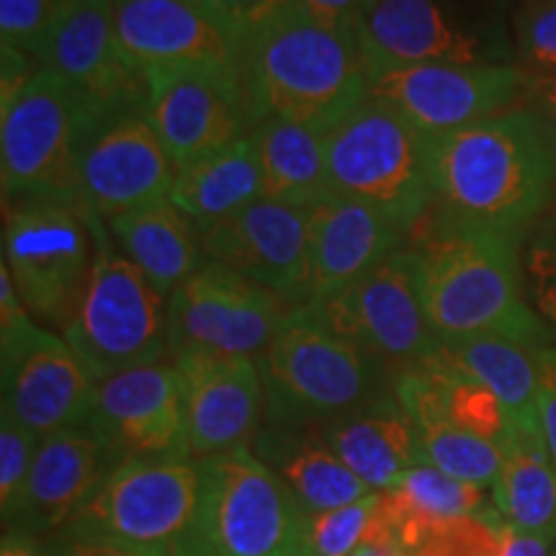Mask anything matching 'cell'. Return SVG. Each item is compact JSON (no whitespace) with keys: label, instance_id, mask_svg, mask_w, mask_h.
Instances as JSON below:
<instances>
[{"label":"cell","instance_id":"cell-9","mask_svg":"<svg viewBox=\"0 0 556 556\" xmlns=\"http://www.w3.org/2000/svg\"><path fill=\"white\" fill-rule=\"evenodd\" d=\"M358 39L366 60L516 65L507 0H371Z\"/></svg>","mask_w":556,"mask_h":556},{"label":"cell","instance_id":"cell-38","mask_svg":"<svg viewBox=\"0 0 556 556\" xmlns=\"http://www.w3.org/2000/svg\"><path fill=\"white\" fill-rule=\"evenodd\" d=\"M526 296L556 345V219L531 229L523 242Z\"/></svg>","mask_w":556,"mask_h":556},{"label":"cell","instance_id":"cell-40","mask_svg":"<svg viewBox=\"0 0 556 556\" xmlns=\"http://www.w3.org/2000/svg\"><path fill=\"white\" fill-rule=\"evenodd\" d=\"M199 3L235 39L240 52L255 34L296 9L294 0H199Z\"/></svg>","mask_w":556,"mask_h":556},{"label":"cell","instance_id":"cell-34","mask_svg":"<svg viewBox=\"0 0 556 556\" xmlns=\"http://www.w3.org/2000/svg\"><path fill=\"white\" fill-rule=\"evenodd\" d=\"M379 492L325 513H307L302 526L299 556H348L364 544L377 516Z\"/></svg>","mask_w":556,"mask_h":556},{"label":"cell","instance_id":"cell-33","mask_svg":"<svg viewBox=\"0 0 556 556\" xmlns=\"http://www.w3.org/2000/svg\"><path fill=\"white\" fill-rule=\"evenodd\" d=\"M417 371H422L433 381L438 402H441L443 413L456 428L484 438L495 446H503L513 422L505 413L503 402L490 389L467 377L464 371H458L456 366H451L438 351Z\"/></svg>","mask_w":556,"mask_h":556},{"label":"cell","instance_id":"cell-18","mask_svg":"<svg viewBox=\"0 0 556 556\" xmlns=\"http://www.w3.org/2000/svg\"><path fill=\"white\" fill-rule=\"evenodd\" d=\"M37 65L67 80L99 116L144 109V78L122 52L114 0H62Z\"/></svg>","mask_w":556,"mask_h":556},{"label":"cell","instance_id":"cell-43","mask_svg":"<svg viewBox=\"0 0 556 556\" xmlns=\"http://www.w3.org/2000/svg\"><path fill=\"white\" fill-rule=\"evenodd\" d=\"M294 3L302 11H307L309 16L325 21V24L358 34V26L371 0H294Z\"/></svg>","mask_w":556,"mask_h":556},{"label":"cell","instance_id":"cell-26","mask_svg":"<svg viewBox=\"0 0 556 556\" xmlns=\"http://www.w3.org/2000/svg\"><path fill=\"white\" fill-rule=\"evenodd\" d=\"M116 248L165 299L206 263L201 229L170 199L106 222Z\"/></svg>","mask_w":556,"mask_h":556},{"label":"cell","instance_id":"cell-46","mask_svg":"<svg viewBox=\"0 0 556 556\" xmlns=\"http://www.w3.org/2000/svg\"><path fill=\"white\" fill-rule=\"evenodd\" d=\"M0 556H39V554H37V546H34L31 533L11 528V531H3Z\"/></svg>","mask_w":556,"mask_h":556},{"label":"cell","instance_id":"cell-27","mask_svg":"<svg viewBox=\"0 0 556 556\" xmlns=\"http://www.w3.org/2000/svg\"><path fill=\"white\" fill-rule=\"evenodd\" d=\"M255 454L294 492L307 513H325L358 503L371 486L358 479L319 430L261 428L253 441Z\"/></svg>","mask_w":556,"mask_h":556},{"label":"cell","instance_id":"cell-13","mask_svg":"<svg viewBox=\"0 0 556 556\" xmlns=\"http://www.w3.org/2000/svg\"><path fill=\"white\" fill-rule=\"evenodd\" d=\"M368 99L394 109L428 137H446L516 109L526 73L518 65L366 60Z\"/></svg>","mask_w":556,"mask_h":556},{"label":"cell","instance_id":"cell-14","mask_svg":"<svg viewBox=\"0 0 556 556\" xmlns=\"http://www.w3.org/2000/svg\"><path fill=\"white\" fill-rule=\"evenodd\" d=\"M289 312L261 283L206 261L168 299V358L201 351L258 361Z\"/></svg>","mask_w":556,"mask_h":556},{"label":"cell","instance_id":"cell-21","mask_svg":"<svg viewBox=\"0 0 556 556\" xmlns=\"http://www.w3.org/2000/svg\"><path fill=\"white\" fill-rule=\"evenodd\" d=\"M116 37L139 75L155 67L240 78V47L199 0H114Z\"/></svg>","mask_w":556,"mask_h":556},{"label":"cell","instance_id":"cell-39","mask_svg":"<svg viewBox=\"0 0 556 556\" xmlns=\"http://www.w3.org/2000/svg\"><path fill=\"white\" fill-rule=\"evenodd\" d=\"M60 5L62 0H0V47L37 60Z\"/></svg>","mask_w":556,"mask_h":556},{"label":"cell","instance_id":"cell-49","mask_svg":"<svg viewBox=\"0 0 556 556\" xmlns=\"http://www.w3.org/2000/svg\"><path fill=\"white\" fill-rule=\"evenodd\" d=\"M552 556H556V548H554V554H552Z\"/></svg>","mask_w":556,"mask_h":556},{"label":"cell","instance_id":"cell-29","mask_svg":"<svg viewBox=\"0 0 556 556\" xmlns=\"http://www.w3.org/2000/svg\"><path fill=\"white\" fill-rule=\"evenodd\" d=\"M266 197L261 155L253 135L197 160L178 170L170 201L197 222L199 229L240 212Z\"/></svg>","mask_w":556,"mask_h":556},{"label":"cell","instance_id":"cell-1","mask_svg":"<svg viewBox=\"0 0 556 556\" xmlns=\"http://www.w3.org/2000/svg\"><path fill=\"white\" fill-rule=\"evenodd\" d=\"M428 235H500L526 242L556 186V160L523 106L433 139Z\"/></svg>","mask_w":556,"mask_h":556},{"label":"cell","instance_id":"cell-2","mask_svg":"<svg viewBox=\"0 0 556 556\" xmlns=\"http://www.w3.org/2000/svg\"><path fill=\"white\" fill-rule=\"evenodd\" d=\"M240 78L250 131L266 119L330 131L368 99L358 34L325 24L299 5L242 47Z\"/></svg>","mask_w":556,"mask_h":556},{"label":"cell","instance_id":"cell-25","mask_svg":"<svg viewBox=\"0 0 556 556\" xmlns=\"http://www.w3.org/2000/svg\"><path fill=\"white\" fill-rule=\"evenodd\" d=\"M345 467L374 492H384L400 477L426 462L417 430L392 389L319 428Z\"/></svg>","mask_w":556,"mask_h":556},{"label":"cell","instance_id":"cell-45","mask_svg":"<svg viewBox=\"0 0 556 556\" xmlns=\"http://www.w3.org/2000/svg\"><path fill=\"white\" fill-rule=\"evenodd\" d=\"M556 548L554 536H539V533H526L505 523L503 536V556H552Z\"/></svg>","mask_w":556,"mask_h":556},{"label":"cell","instance_id":"cell-12","mask_svg":"<svg viewBox=\"0 0 556 556\" xmlns=\"http://www.w3.org/2000/svg\"><path fill=\"white\" fill-rule=\"evenodd\" d=\"M312 309L332 332L377 361L389 379L420 368L441 345L422 309L413 248H400Z\"/></svg>","mask_w":556,"mask_h":556},{"label":"cell","instance_id":"cell-31","mask_svg":"<svg viewBox=\"0 0 556 556\" xmlns=\"http://www.w3.org/2000/svg\"><path fill=\"white\" fill-rule=\"evenodd\" d=\"M539 351L495 336L443 340L438 353L503 402L510 422L520 430L539 428Z\"/></svg>","mask_w":556,"mask_h":556},{"label":"cell","instance_id":"cell-28","mask_svg":"<svg viewBox=\"0 0 556 556\" xmlns=\"http://www.w3.org/2000/svg\"><path fill=\"white\" fill-rule=\"evenodd\" d=\"M392 392L405 407L420 438L422 456L430 467L479 486H492L497 479L500 446L456 428L438 402L435 387L422 371H405L392 379Z\"/></svg>","mask_w":556,"mask_h":556},{"label":"cell","instance_id":"cell-20","mask_svg":"<svg viewBox=\"0 0 556 556\" xmlns=\"http://www.w3.org/2000/svg\"><path fill=\"white\" fill-rule=\"evenodd\" d=\"M309 208L261 199L201 227L206 261L261 283L289 309L307 304Z\"/></svg>","mask_w":556,"mask_h":556},{"label":"cell","instance_id":"cell-32","mask_svg":"<svg viewBox=\"0 0 556 556\" xmlns=\"http://www.w3.org/2000/svg\"><path fill=\"white\" fill-rule=\"evenodd\" d=\"M500 454L503 462L492 484V505L507 526L556 539V467L544 438L536 430L513 426Z\"/></svg>","mask_w":556,"mask_h":556},{"label":"cell","instance_id":"cell-4","mask_svg":"<svg viewBox=\"0 0 556 556\" xmlns=\"http://www.w3.org/2000/svg\"><path fill=\"white\" fill-rule=\"evenodd\" d=\"M258 368L266 387V426L319 430L392 389L377 361L319 319L312 304L291 309Z\"/></svg>","mask_w":556,"mask_h":556},{"label":"cell","instance_id":"cell-15","mask_svg":"<svg viewBox=\"0 0 556 556\" xmlns=\"http://www.w3.org/2000/svg\"><path fill=\"white\" fill-rule=\"evenodd\" d=\"M0 384L3 407L18 426L45 438L86 426L99 381L60 332L37 319L0 332Z\"/></svg>","mask_w":556,"mask_h":556},{"label":"cell","instance_id":"cell-11","mask_svg":"<svg viewBox=\"0 0 556 556\" xmlns=\"http://www.w3.org/2000/svg\"><path fill=\"white\" fill-rule=\"evenodd\" d=\"M199 462H122L70 523V539L116 541L170 554L197 531Z\"/></svg>","mask_w":556,"mask_h":556},{"label":"cell","instance_id":"cell-22","mask_svg":"<svg viewBox=\"0 0 556 556\" xmlns=\"http://www.w3.org/2000/svg\"><path fill=\"white\" fill-rule=\"evenodd\" d=\"M186 384L193 462L253 446L266 415L258 361L191 351L173 361Z\"/></svg>","mask_w":556,"mask_h":556},{"label":"cell","instance_id":"cell-24","mask_svg":"<svg viewBox=\"0 0 556 556\" xmlns=\"http://www.w3.org/2000/svg\"><path fill=\"white\" fill-rule=\"evenodd\" d=\"M119 464L86 426L45 435L26 486L18 531L41 536L67 528Z\"/></svg>","mask_w":556,"mask_h":556},{"label":"cell","instance_id":"cell-23","mask_svg":"<svg viewBox=\"0 0 556 556\" xmlns=\"http://www.w3.org/2000/svg\"><path fill=\"white\" fill-rule=\"evenodd\" d=\"M397 227L364 201L330 193L309 208L307 304L338 294L402 248Z\"/></svg>","mask_w":556,"mask_h":556},{"label":"cell","instance_id":"cell-44","mask_svg":"<svg viewBox=\"0 0 556 556\" xmlns=\"http://www.w3.org/2000/svg\"><path fill=\"white\" fill-rule=\"evenodd\" d=\"M60 556H168L160 548L116 544V541H88V539H67Z\"/></svg>","mask_w":556,"mask_h":556},{"label":"cell","instance_id":"cell-5","mask_svg":"<svg viewBox=\"0 0 556 556\" xmlns=\"http://www.w3.org/2000/svg\"><path fill=\"white\" fill-rule=\"evenodd\" d=\"M328 176L332 193L364 201L407 235L433 208V137L366 99L328 131Z\"/></svg>","mask_w":556,"mask_h":556},{"label":"cell","instance_id":"cell-47","mask_svg":"<svg viewBox=\"0 0 556 556\" xmlns=\"http://www.w3.org/2000/svg\"><path fill=\"white\" fill-rule=\"evenodd\" d=\"M348 556H409V554L400 544H394V541L366 539L356 552H351Z\"/></svg>","mask_w":556,"mask_h":556},{"label":"cell","instance_id":"cell-48","mask_svg":"<svg viewBox=\"0 0 556 556\" xmlns=\"http://www.w3.org/2000/svg\"><path fill=\"white\" fill-rule=\"evenodd\" d=\"M168 556H219V554L212 552V548H208V546L204 544V541H199L197 531H193L191 536L186 539L184 544H178L176 548H173V552H170Z\"/></svg>","mask_w":556,"mask_h":556},{"label":"cell","instance_id":"cell-7","mask_svg":"<svg viewBox=\"0 0 556 556\" xmlns=\"http://www.w3.org/2000/svg\"><path fill=\"white\" fill-rule=\"evenodd\" d=\"M101 119L106 116L96 114L67 80L37 67L16 93L0 99L3 201L24 197L78 201L80 157Z\"/></svg>","mask_w":556,"mask_h":556},{"label":"cell","instance_id":"cell-6","mask_svg":"<svg viewBox=\"0 0 556 556\" xmlns=\"http://www.w3.org/2000/svg\"><path fill=\"white\" fill-rule=\"evenodd\" d=\"M60 336L99 384L168 356V299L116 248L103 222L88 281Z\"/></svg>","mask_w":556,"mask_h":556},{"label":"cell","instance_id":"cell-37","mask_svg":"<svg viewBox=\"0 0 556 556\" xmlns=\"http://www.w3.org/2000/svg\"><path fill=\"white\" fill-rule=\"evenodd\" d=\"M510 21L516 65L523 73L556 75V0H520Z\"/></svg>","mask_w":556,"mask_h":556},{"label":"cell","instance_id":"cell-42","mask_svg":"<svg viewBox=\"0 0 556 556\" xmlns=\"http://www.w3.org/2000/svg\"><path fill=\"white\" fill-rule=\"evenodd\" d=\"M539 428L556 467V345L539 351Z\"/></svg>","mask_w":556,"mask_h":556},{"label":"cell","instance_id":"cell-16","mask_svg":"<svg viewBox=\"0 0 556 556\" xmlns=\"http://www.w3.org/2000/svg\"><path fill=\"white\" fill-rule=\"evenodd\" d=\"M86 428L101 438L116 464L193 458L186 384L173 364L131 368L101 381Z\"/></svg>","mask_w":556,"mask_h":556},{"label":"cell","instance_id":"cell-19","mask_svg":"<svg viewBox=\"0 0 556 556\" xmlns=\"http://www.w3.org/2000/svg\"><path fill=\"white\" fill-rule=\"evenodd\" d=\"M176 168L144 109L106 116L80 157L78 201L103 225L155 201L170 199Z\"/></svg>","mask_w":556,"mask_h":556},{"label":"cell","instance_id":"cell-36","mask_svg":"<svg viewBox=\"0 0 556 556\" xmlns=\"http://www.w3.org/2000/svg\"><path fill=\"white\" fill-rule=\"evenodd\" d=\"M39 441L24 426L0 409V510H3V531L18 526L24 516L26 486H29L34 456Z\"/></svg>","mask_w":556,"mask_h":556},{"label":"cell","instance_id":"cell-17","mask_svg":"<svg viewBox=\"0 0 556 556\" xmlns=\"http://www.w3.org/2000/svg\"><path fill=\"white\" fill-rule=\"evenodd\" d=\"M142 78L148 90L144 116L176 173L250 135L242 80L173 67L148 70Z\"/></svg>","mask_w":556,"mask_h":556},{"label":"cell","instance_id":"cell-30","mask_svg":"<svg viewBox=\"0 0 556 556\" xmlns=\"http://www.w3.org/2000/svg\"><path fill=\"white\" fill-rule=\"evenodd\" d=\"M250 135L261 155L263 199L312 208L330 197L328 131L299 122L266 119L255 124Z\"/></svg>","mask_w":556,"mask_h":556},{"label":"cell","instance_id":"cell-50","mask_svg":"<svg viewBox=\"0 0 556 556\" xmlns=\"http://www.w3.org/2000/svg\"><path fill=\"white\" fill-rule=\"evenodd\" d=\"M554 219H556V214H554Z\"/></svg>","mask_w":556,"mask_h":556},{"label":"cell","instance_id":"cell-41","mask_svg":"<svg viewBox=\"0 0 556 556\" xmlns=\"http://www.w3.org/2000/svg\"><path fill=\"white\" fill-rule=\"evenodd\" d=\"M518 106H523L533 116L556 160V75L526 73L523 96H520Z\"/></svg>","mask_w":556,"mask_h":556},{"label":"cell","instance_id":"cell-3","mask_svg":"<svg viewBox=\"0 0 556 556\" xmlns=\"http://www.w3.org/2000/svg\"><path fill=\"white\" fill-rule=\"evenodd\" d=\"M413 250L422 309L441 343L495 336L528 348L554 345L528 304L523 242L500 235H428Z\"/></svg>","mask_w":556,"mask_h":556},{"label":"cell","instance_id":"cell-10","mask_svg":"<svg viewBox=\"0 0 556 556\" xmlns=\"http://www.w3.org/2000/svg\"><path fill=\"white\" fill-rule=\"evenodd\" d=\"M199 471V541L219 556H299L307 510L253 448L204 458Z\"/></svg>","mask_w":556,"mask_h":556},{"label":"cell","instance_id":"cell-8","mask_svg":"<svg viewBox=\"0 0 556 556\" xmlns=\"http://www.w3.org/2000/svg\"><path fill=\"white\" fill-rule=\"evenodd\" d=\"M78 201H3V263L41 328L62 330L96 258V225Z\"/></svg>","mask_w":556,"mask_h":556},{"label":"cell","instance_id":"cell-35","mask_svg":"<svg viewBox=\"0 0 556 556\" xmlns=\"http://www.w3.org/2000/svg\"><path fill=\"white\" fill-rule=\"evenodd\" d=\"M503 536L505 518L486 505L475 516L435 523L413 556H503Z\"/></svg>","mask_w":556,"mask_h":556}]
</instances>
